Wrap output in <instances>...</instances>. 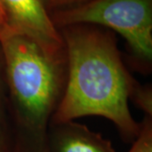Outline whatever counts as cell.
Wrapping results in <instances>:
<instances>
[{
  "label": "cell",
  "mask_w": 152,
  "mask_h": 152,
  "mask_svg": "<svg viewBox=\"0 0 152 152\" xmlns=\"http://www.w3.org/2000/svg\"><path fill=\"white\" fill-rule=\"evenodd\" d=\"M58 31L65 48L66 83L51 124L103 117L116 126L125 143L132 145L142 128L129 107L137 80L123 61L115 33L93 25H73Z\"/></svg>",
  "instance_id": "obj_1"
},
{
  "label": "cell",
  "mask_w": 152,
  "mask_h": 152,
  "mask_svg": "<svg viewBox=\"0 0 152 152\" xmlns=\"http://www.w3.org/2000/svg\"><path fill=\"white\" fill-rule=\"evenodd\" d=\"M11 125V152H51L48 131L66 83V58L48 55L27 37L0 33Z\"/></svg>",
  "instance_id": "obj_2"
},
{
  "label": "cell",
  "mask_w": 152,
  "mask_h": 152,
  "mask_svg": "<svg viewBox=\"0 0 152 152\" xmlns=\"http://www.w3.org/2000/svg\"><path fill=\"white\" fill-rule=\"evenodd\" d=\"M58 30L73 25L107 28L124 38L129 63L148 74L152 65V0H91L81 5L50 12Z\"/></svg>",
  "instance_id": "obj_3"
},
{
  "label": "cell",
  "mask_w": 152,
  "mask_h": 152,
  "mask_svg": "<svg viewBox=\"0 0 152 152\" xmlns=\"http://www.w3.org/2000/svg\"><path fill=\"white\" fill-rule=\"evenodd\" d=\"M0 1L8 29L31 39L51 57L66 58L64 40L51 19L46 0Z\"/></svg>",
  "instance_id": "obj_4"
},
{
  "label": "cell",
  "mask_w": 152,
  "mask_h": 152,
  "mask_svg": "<svg viewBox=\"0 0 152 152\" xmlns=\"http://www.w3.org/2000/svg\"><path fill=\"white\" fill-rule=\"evenodd\" d=\"M48 141L51 152H117L109 140L75 121L51 124Z\"/></svg>",
  "instance_id": "obj_5"
},
{
  "label": "cell",
  "mask_w": 152,
  "mask_h": 152,
  "mask_svg": "<svg viewBox=\"0 0 152 152\" xmlns=\"http://www.w3.org/2000/svg\"><path fill=\"white\" fill-rule=\"evenodd\" d=\"M11 125L4 64L0 49V152H11Z\"/></svg>",
  "instance_id": "obj_6"
},
{
  "label": "cell",
  "mask_w": 152,
  "mask_h": 152,
  "mask_svg": "<svg viewBox=\"0 0 152 152\" xmlns=\"http://www.w3.org/2000/svg\"><path fill=\"white\" fill-rule=\"evenodd\" d=\"M129 100L145 113V116L152 117V89L151 85L142 86L137 80L131 90Z\"/></svg>",
  "instance_id": "obj_7"
},
{
  "label": "cell",
  "mask_w": 152,
  "mask_h": 152,
  "mask_svg": "<svg viewBox=\"0 0 152 152\" xmlns=\"http://www.w3.org/2000/svg\"><path fill=\"white\" fill-rule=\"evenodd\" d=\"M141 124V132L129 152H152V117L145 116Z\"/></svg>",
  "instance_id": "obj_8"
},
{
  "label": "cell",
  "mask_w": 152,
  "mask_h": 152,
  "mask_svg": "<svg viewBox=\"0 0 152 152\" xmlns=\"http://www.w3.org/2000/svg\"><path fill=\"white\" fill-rule=\"evenodd\" d=\"M91 0H46L50 12L81 5Z\"/></svg>",
  "instance_id": "obj_9"
},
{
  "label": "cell",
  "mask_w": 152,
  "mask_h": 152,
  "mask_svg": "<svg viewBox=\"0 0 152 152\" xmlns=\"http://www.w3.org/2000/svg\"><path fill=\"white\" fill-rule=\"evenodd\" d=\"M9 26H8V20H7L6 14L4 10V7L2 5V3L0 1V33L7 30Z\"/></svg>",
  "instance_id": "obj_10"
}]
</instances>
